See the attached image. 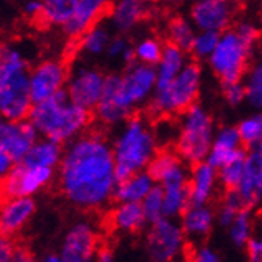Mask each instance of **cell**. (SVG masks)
Returning <instances> with one entry per match:
<instances>
[{
  "label": "cell",
  "instance_id": "cell-1",
  "mask_svg": "<svg viewBox=\"0 0 262 262\" xmlns=\"http://www.w3.org/2000/svg\"><path fill=\"white\" fill-rule=\"evenodd\" d=\"M58 182L66 200L77 208L107 205L119 184L112 144L95 131L69 142L58 168Z\"/></svg>",
  "mask_w": 262,
  "mask_h": 262
},
{
  "label": "cell",
  "instance_id": "cell-2",
  "mask_svg": "<svg viewBox=\"0 0 262 262\" xmlns=\"http://www.w3.org/2000/svg\"><path fill=\"white\" fill-rule=\"evenodd\" d=\"M157 90V69L133 62L123 74L106 75L102 98L95 109L98 122L115 126L128 122L138 106L149 102Z\"/></svg>",
  "mask_w": 262,
  "mask_h": 262
},
{
  "label": "cell",
  "instance_id": "cell-3",
  "mask_svg": "<svg viewBox=\"0 0 262 262\" xmlns=\"http://www.w3.org/2000/svg\"><path fill=\"white\" fill-rule=\"evenodd\" d=\"M28 120L40 136L62 146L82 136L90 123V112L74 104L64 90L53 98L34 104Z\"/></svg>",
  "mask_w": 262,
  "mask_h": 262
},
{
  "label": "cell",
  "instance_id": "cell-4",
  "mask_svg": "<svg viewBox=\"0 0 262 262\" xmlns=\"http://www.w3.org/2000/svg\"><path fill=\"white\" fill-rule=\"evenodd\" d=\"M34 106L31 71L18 47L5 45L0 51V114L5 120H28Z\"/></svg>",
  "mask_w": 262,
  "mask_h": 262
},
{
  "label": "cell",
  "instance_id": "cell-5",
  "mask_svg": "<svg viewBox=\"0 0 262 262\" xmlns=\"http://www.w3.org/2000/svg\"><path fill=\"white\" fill-rule=\"evenodd\" d=\"M112 152L117 179L120 182L133 174L147 171L149 165L159 154L157 135L144 119L131 117L117 135L112 144Z\"/></svg>",
  "mask_w": 262,
  "mask_h": 262
},
{
  "label": "cell",
  "instance_id": "cell-6",
  "mask_svg": "<svg viewBox=\"0 0 262 262\" xmlns=\"http://www.w3.org/2000/svg\"><path fill=\"white\" fill-rule=\"evenodd\" d=\"M179 117L174 141L176 154L182 162L192 166L206 162L216 136L211 115L203 106L195 104Z\"/></svg>",
  "mask_w": 262,
  "mask_h": 262
},
{
  "label": "cell",
  "instance_id": "cell-7",
  "mask_svg": "<svg viewBox=\"0 0 262 262\" xmlns=\"http://www.w3.org/2000/svg\"><path fill=\"white\" fill-rule=\"evenodd\" d=\"M202 88V68L189 61L173 82L155 90L149 101V112L157 117L182 115L196 104Z\"/></svg>",
  "mask_w": 262,
  "mask_h": 262
},
{
  "label": "cell",
  "instance_id": "cell-8",
  "mask_svg": "<svg viewBox=\"0 0 262 262\" xmlns=\"http://www.w3.org/2000/svg\"><path fill=\"white\" fill-rule=\"evenodd\" d=\"M253 47L245 43L233 28L219 35V43L213 56L209 58V68L222 85L237 83L246 75V66L250 61Z\"/></svg>",
  "mask_w": 262,
  "mask_h": 262
},
{
  "label": "cell",
  "instance_id": "cell-9",
  "mask_svg": "<svg viewBox=\"0 0 262 262\" xmlns=\"http://www.w3.org/2000/svg\"><path fill=\"white\" fill-rule=\"evenodd\" d=\"M186 233L181 222L171 217H163L149 227L146 238V250L154 262H176L184 253Z\"/></svg>",
  "mask_w": 262,
  "mask_h": 262
},
{
  "label": "cell",
  "instance_id": "cell-10",
  "mask_svg": "<svg viewBox=\"0 0 262 262\" xmlns=\"http://www.w3.org/2000/svg\"><path fill=\"white\" fill-rule=\"evenodd\" d=\"M99 248L96 229L86 221H78L66 232L59 256L62 262H96Z\"/></svg>",
  "mask_w": 262,
  "mask_h": 262
},
{
  "label": "cell",
  "instance_id": "cell-11",
  "mask_svg": "<svg viewBox=\"0 0 262 262\" xmlns=\"http://www.w3.org/2000/svg\"><path fill=\"white\" fill-rule=\"evenodd\" d=\"M55 178V169L37 168L26 163L15 165V168L2 179V193L7 199L32 196L47 187Z\"/></svg>",
  "mask_w": 262,
  "mask_h": 262
},
{
  "label": "cell",
  "instance_id": "cell-12",
  "mask_svg": "<svg viewBox=\"0 0 262 262\" xmlns=\"http://www.w3.org/2000/svg\"><path fill=\"white\" fill-rule=\"evenodd\" d=\"M106 75L95 68H77L69 74L66 86L69 99L88 112L95 111L102 98Z\"/></svg>",
  "mask_w": 262,
  "mask_h": 262
},
{
  "label": "cell",
  "instance_id": "cell-13",
  "mask_svg": "<svg viewBox=\"0 0 262 262\" xmlns=\"http://www.w3.org/2000/svg\"><path fill=\"white\" fill-rule=\"evenodd\" d=\"M68 68L58 59H47L31 69V96L38 104L66 90L69 82Z\"/></svg>",
  "mask_w": 262,
  "mask_h": 262
},
{
  "label": "cell",
  "instance_id": "cell-14",
  "mask_svg": "<svg viewBox=\"0 0 262 262\" xmlns=\"http://www.w3.org/2000/svg\"><path fill=\"white\" fill-rule=\"evenodd\" d=\"M38 131L29 120L0 123V152L7 154L16 165L23 163L34 144L40 139Z\"/></svg>",
  "mask_w": 262,
  "mask_h": 262
},
{
  "label": "cell",
  "instance_id": "cell-15",
  "mask_svg": "<svg viewBox=\"0 0 262 262\" xmlns=\"http://www.w3.org/2000/svg\"><path fill=\"white\" fill-rule=\"evenodd\" d=\"M235 5L227 0H199L190 8V19L202 32L222 34L230 29Z\"/></svg>",
  "mask_w": 262,
  "mask_h": 262
},
{
  "label": "cell",
  "instance_id": "cell-16",
  "mask_svg": "<svg viewBox=\"0 0 262 262\" xmlns=\"http://www.w3.org/2000/svg\"><path fill=\"white\" fill-rule=\"evenodd\" d=\"M147 173L162 189L176 187V186H189L190 173L187 163L181 160L176 152L162 150L155 155V159L147 168Z\"/></svg>",
  "mask_w": 262,
  "mask_h": 262
},
{
  "label": "cell",
  "instance_id": "cell-17",
  "mask_svg": "<svg viewBox=\"0 0 262 262\" xmlns=\"http://www.w3.org/2000/svg\"><path fill=\"white\" fill-rule=\"evenodd\" d=\"M107 4L104 0H72V15L69 21L62 26L66 35L80 38L91 28L98 24Z\"/></svg>",
  "mask_w": 262,
  "mask_h": 262
},
{
  "label": "cell",
  "instance_id": "cell-18",
  "mask_svg": "<svg viewBox=\"0 0 262 262\" xmlns=\"http://www.w3.org/2000/svg\"><path fill=\"white\" fill-rule=\"evenodd\" d=\"M35 211V202L32 196L23 199H7L0 209V232L4 237L10 238L18 233Z\"/></svg>",
  "mask_w": 262,
  "mask_h": 262
},
{
  "label": "cell",
  "instance_id": "cell-19",
  "mask_svg": "<svg viewBox=\"0 0 262 262\" xmlns=\"http://www.w3.org/2000/svg\"><path fill=\"white\" fill-rule=\"evenodd\" d=\"M237 190L246 209H251L260 203L262 200V154L260 152L253 149L248 152L245 174Z\"/></svg>",
  "mask_w": 262,
  "mask_h": 262
},
{
  "label": "cell",
  "instance_id": "cell-20",
  "mask_svg": "<svg viewBox=\"0 0 262 262\" xmlns=\"http://www.w3.org/2000/svg\"><path fill=\"white\" fill-rule=\"evenodd\" d=\"M219 181L217 169L206 162L192 166L189 178V192L192 205H208L213 199Z\"/></svg>",
  "mask_w": 262,
  "mask_h": 262
},
{
  "label": "cell",
  "instance_id": "cell-21",
  "mask_svg": "<svg viewBox=\"0 0 262 262\" xmlns=\"http://www.w3.org/2000/svg\"><path fill=\"white\" fill-rule=\"evenodd\" d=\"M181 227L190 240H203L213 230L216 213L208 205H190L181 216Z\"/></svg>",
  "mask_w": 262,
  "mask_h": 262
},
{
  "label": "cell",
  "instance_id": "cell-22",
  "mask_svg": "<svg viewBox=\"0 0 262 262\" xmlns=\"http://www.w3.org/2000/svg\"><path fill=\"white\" fill-rule=\"evenodd\" d=\"M154 187L155 181L147 171H142L120 181L115 187L114 200L117 203H142Z\"/></svg>",
  "mask_w": 262,
  "mask_h": 262
},
{
  "label": "cell",
  "instance_id": "cell-23",
  "mask_svg": "<svg viewBox=\"0 0 262 262\" xmlns=\"http://www.w3.org/2000/svg\"><path fill=\"white\" fill-rule=\"evenodd\" d=\"M189 64L187 55L184 50H181L171 43H166L160 62L157 64V88L165 86L166 83L173 82L174 78L184 71Z\"/></svg>",
  "mask_w": 262,
  "mask_h": 262
},
{
  "label": "cell",
  "instance_id": "cell-24",
  "mask_svg": "<svg viewBox=\"0 0 262 262\" xmlns=\"http://www.w3.org/2000/svg\"><path fill=\"white\" fill-rule=\"evenodd\" d=\"M146 11V4L138 2V0H122V2H117L111 10V24L114 26L115 31L128 32L141 19H144Z\"/></svg>",
  "mask_w": 262,
  "mask_h": 262
},
{
  "label": "cell",
  "instance_id": "cell-25",
  "mask_svg": "<svg viewBox=\"0 0 262 262\" xmlns=\"http://www.w3.org/2000/svg\"><path fill=\"white\" fill-rule=\"evenodd\" d=\"M62 155H64V149L61 144L40 138L34 144V147L31 149V152L28 154V157H26L23 163L29 166H37V168L55 169V168H59Z\"/></svg>",
  "mask_w": 262,
  "mask_h": 262
},
{
  "label": "cell",
  "instance_id": "cell-26",
  "mask_svg": "<svg viewBox=\"0 0 262 262\" xmlns=\"http://www.w3.org/2000/svg\"><path fill=\"white\" fill-rule=\"evenodd\" d=\"M111 224L120 232H138L147 224L141 203H117L111 213Z\"/></svg>",
  "mask_w": 262,
  "mask_h": 262
},
{
  "label": "cell",
  "instance_id": "cell-27",
  "mask_svg": "<svg viewBox=\"0 0 262 262\" xmlns=\"http://www.w3.org/2000/svg\"><path fill=\"white\" fill-rule=\"evenodd\" d=\"M166 31H168L169 43L181 48V50H184L186 53L190 51L195 37L199 34L192 19L184 18V16H174L169 19Z\"/></svg>",
  "mask_w": 262,
  "mask_h": 262
},
{
  "label": "cell",
  "instance_id": "cell-28",
  "mask_svg": "<svg viewBox=\"0 0 262 262\" xmlns=\"http://www.w3.org/2000/svg\"><path fill=\"white\" fill-rule=\"evenodd\" d=\"M111 40H112V37L107 28L98 23L95 28H91L86 34L80 37V50L86 55L98 56V55L106 53Z\"/></svg>",
  "mask_w": 262,
  "mask_h": 262
},
{
  "label": "cell",
  "instance_id": "cell-29",
  "mask_svg": "<svg viewBox=\"0 0 262 262\" xmlns=\"http://www.w3.org/2000/svg\"><path fill=\"white\" fill-rule=\"evenodd\" d=\"M246 157H248V152L242 149L229 163H226L217 171L219 181L222 182V186L226 187V190H237L238 186L242 184V179L245 174Z\"/></svg>",
  "mask_w": 262,
  "mask_h": 262
},
{
  "label": "cell",
  "instance_id": "cell-30",
  "mask_svg": "<svg viewBox=\"0 0 262 262\" xmlns=\"http://www.w3.org/2000/svg\"><path fill=\"white\" fill-rule=\"evenodd\" d=\"M72 15V0H47L40 19L50 26H62L69 21Z\"/></svg>",
  "mask_w": 262,
  "mask_h": 262
},
{
  "label": "cell",
  "instance_id": "cell-31",
  "mask_svg": "<svg viewBox=\"0 0 262 262\" xmlns=\"http://www.w3.org/2000/svg\"><path fill=\"white\" fill-rule=\"evenodd\" d=\"M243 209H246V208H245V203L242 200L238 190H226L224 199H222V203L217 209L216 219L221 226L229 229L232 226V222L235 221V217H237L238 213L243 211Z\"/></svg>",
  "mask_w": 262,
  "mask_h": 262
},
{
  "label": "cell",
  "instance_id": "cell-32",
  "mask_svg": "<svg viewBox=\"0 0 262 262\" xmlns=\"http://www.w3.org/2000/svg\"><path fill=\"white\" fill-rule=\"evenodd\" d=\"M163 50H165V45L159 40V38H155V37L141 38L135 47L136 62L157 68V64H159L162 59Z\"/></svg>",
  "mask_w": 262,
  "mask_h": 262
},
{
  "label": "cell",
  "instance_id": "cell-33",
  "mask_svg": "<svg viewBox=\"0 0 262 262\" xmlns=\"http://www.w3.org/2000/svg\"><path fill=\"white\" fill-rule=\"evenodd\" d=\"M144 216H146L147 224L152 226L155 222H159L165 217V195L159 184L147 193L146 199L141 203Z\"/></svg>",
  "mask_w": 262,
  "mask_h": 262
},
{
  "label": "cell",
  "instance_id": "cell-34",
  "mask_svg": "<svg viewBox=\"0 0 262 262\" xmlns=\"http://www.w3.org/2000/svg\"><path fill=\"white\" fill-rule=\"evenodd\" d=\"M246 101L251 107L262 109V59H259L245 77Z\"/></svg>",
  "mask_w": 262,
  "mask_h": 262
},
{
  "label": "cell",
  "instance_id": "cell-35",
  "mask_svg": "<svg viewBox=\"0 0 262 262\" xmlns=\"http://www.w3.org/2000/svg\"><path fill=\"white\" fill-rule=\"evenodd\" d=\"M251 229H253V219H251V209H243L238 213L229 227V238L232 243L237 246H245L250 243L251 237Z\"/></svg>",
  "mask_w": 262,
  "mask_h": 262
},
{
  "label": "cell",
  "instance_id": "cell-36",
  "mask_svg": "<svg viewBox=\"0 0 262 262\" xmlns=\"http://www.w3.org/2000/svg\"><path fill=\"white\" fill-rule=\"evenodd\" d=\"M237 128L245 146H248V149L256 147L259 142H262V112L242 120Z\"/></svg>",
  "mask_w": 262,
  "mask_h": 262
},
{
  "label": "cell",
  "instance_id": "cell-37",
  "mask_svg": "<svg viewBox=\"0 0 262 262\" xmlns=\"http://www.w3.org/2000/svg\"><path fill=\"white\" fill-rule=\"evenodd\" d=\"M219 35L216 32H202L199 31L196 34L193 45L190 48V53L195 59H208L213 56L214 50L219 43Z\"/></svg>",
  "mask_w": 262,
  "mask_h": 262
},
{
  "label": "cell",
  "instance_id": "cell-38",
  "mask_svg": "<svg viewBox=\"0 0 262 262\" xmlns=\"http://www.w3.org/2000/svg\"><path fill=\"white\" fill-rule=\"evenodd\" d=\"M242 146H243V142H242V136L237 126H222L216 131L213 147L233 152V150L242 149Z\"/></svg>",
  "mask_w": 262,
  "mask_h": 262
},
{
  "label": "cell",
  "instance_id": "cell-39",
  "mask_svg": "<svg viewBox=\"0 0 262 262\" xmlns=\"http://www.w3.org/2000/svg\"><path fill=\"white\" fill-rule=\"evenodd\" d=\"M222 95L224 99L230 104V106H238L243 101H246V88L245 83H226L222 85Z\"/></svg>",
  "mask_w": 262,
  "mask_h": 262
},
{
  "label": "cell",
  "instance_id": "cell-40",
  "mask_svg": "<svg viewBox=\"0 0 262 262\" xmlns=\"http://www.w3.org/2000/svg\"><path fill=\"white\" fill-rule=\"evenodd\" d=\"M235 32H237L240 35V38L248 43L250 47H254L257 38H259V29L256 28V26L250 21H238L237 24L233 26Z\"/></svg>",
  "mask_w": 262,
  "mask_h": 262
},
{
  "label": "cell",
  "instance_id": "cell-41",
  "mask_svg": "<svg viewBox=\"0 0 262 262\" xmlns=\"http://www.w3.org/2000/svg\"><path fill=\"white\" fill-rule=\"evenodd\" d=\"M189 262H221V257L213 248L196 246L189 256Z\"/></svg>",
  "mask_w": 262,
  "mask_h": 262
},
{
  "label": "cell",
  "instance_id": "cell-42",
  "mask_svg": "<svg viewBox=\"0 0 262 262\" xmlns=\"http://www.w3.org/2000/svg\"><path fill=\"white\" fill-rule=\"evenodd\" d=\"M129 48V45L126 43V40L123 37H112V40L107 47V51L106 53L109 55V58L115 59V58H123L125 55V51Z\"/></svg>",
  "mask_w": 262,
  "mask_h": 262
},
{
  "label": "cell",
  "instance_id": "cell-43",
  "mask_svg": "<svg viewBox=\"0 0 262 262\" xmlns=\"http://www.w3.org/2000/svg\"><path fill=\"white\" fill-rule=\"evenodd\" d=\"M248 251V262H262V235L256 238H251L246 245Z\"/></svg>",
  "mask_w": 262,
  "mask_h": 262
},
{
  "label": "cell",
  "instance_id": "cell-44",
  "mask_svg": "<svg viewBox=\"0 0 262 262\" xmlns=\"http://www.w3.org/2000/svg\"><path fill=\"white\" fill-rule=\"evenodd\" d=\"M16 248L11 242L10 238L4 237L2 242H0V262H11L13 256H15V251H16Z\"/></svg>",
  "mask_w": 262,
  "mask_h": 262
},
{
  "label": "cell",
  "instance_id": "cell-45",
  "mask_svg": "<svg viewBox=\"0 0 262 262\" xmlns=\"http://www.w3.org/2000/svg\"><path fill=\"white\" fill-rule=\"evenodd\" d=\"M43 10V2H37V0H31V2L24 4V13L31 18H40Z\"/></svg>",
  "mask_w": 262,
  "mask_h": 262
},
{
  "label": "cell",
  "instance_id": "cell-46",
  "mask_svg": "<svg viewBox=\"0 0 262 262\" xmlns=\"http://www.w3.org/2000/svg\"><path fill=\"white\" fill-rule=\"evenodd\" d=\"M11 262H35V259L29 250H26V248H16L15 256H13Z\"/></svg>",
  "mask_w": 262,
  "mask_h": 262
},
{
  "label": "cell",
  "instance_id": "cell-47",
  "mask_svg": "<svg viewBox=\"0 0 262 262\" xmlns=\"http://www.w3.org/2000/svg\"><path fill=\"white\" fill-rule=\"evenodd\" d=\"M96 262H115L114 253L109 250L107 246H101V248H99V251H98Z\"/></svg>",
  "mask_w": 262,
  "mask_h": 262
},
{
  "label": "cell",
  "instance_id": "cell-48",
  "mask_svg": "<svg viewBox=\"0 0 262 262\" xmlns=\"http://www.w3.org/2000/svg\"><path fill=\"white\" fill-rule=\"evenodd\" d=\"M40 262H62V259H61L59 253H48L40 259Z\"/></svg>",
  "mask_w": 262,
  "mask_h": 262
},
{
  "label": "cell",
  "instance_id": "cell-49",
  "mask_svg": "<svg viewBox=\"0 0 262 262\" xmlns=\"http://www.w3.org/2000/svg\"><path fill=\"white\" fill-rule=\"evenodd\" d=\"M250 150H251V149H250ZM253 150H257V152H260V154H262V142H259L256 147H253Z\"/></svg>",
  "mask_w": 262,
  "mask_h": 262
}]
</instances>
